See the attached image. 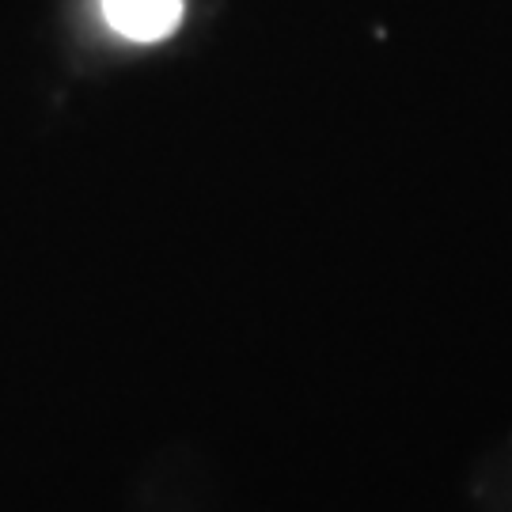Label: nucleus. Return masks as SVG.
I'll return each instance as SVG.
<instances>
[{
  "mask_svg": "<svg viewBox=\"0 0 512 512\" xmlns=\"http://www.w3.org/2000/svg\"><path fill=\"white\" fill-rule=\"evenodd\" d=\"M103 16L122 38L160 42L183 19V0H103Z\"/></svg>",
  "mask_w": 512,
  "mask_h": 512,
  "instance_id": "nucleus-1",
  "label": "nucleus"
},
{
  "mask_svg": "<svg viewBox=\"0 0 512 512\" xmlns=\"http://www.w3.org/2000/svg\"><path fill=\"white\" fill-rule=\"evenodd\" d=\"M467 497L475 512H512V437L486 459H478Z\"/></svg>",
  "mask_w": 512,
  "mask_h": 512,
  "instance_id": "nucleus-2",
  "label": "nucleus"
}]
</instances>
